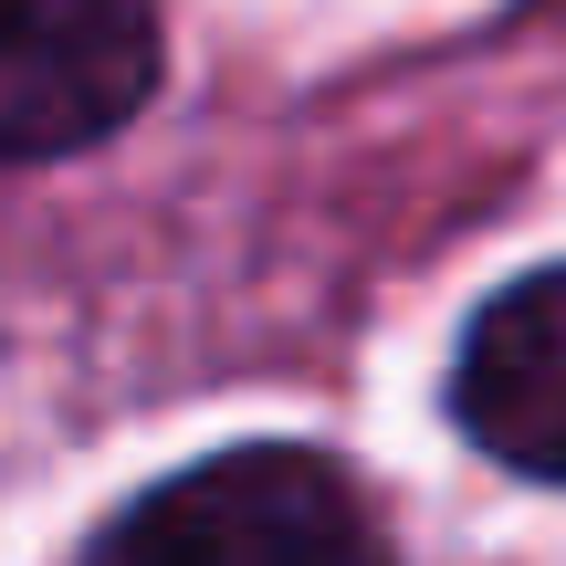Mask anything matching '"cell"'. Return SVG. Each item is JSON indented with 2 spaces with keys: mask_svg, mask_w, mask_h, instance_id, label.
Wrapping results in <instances>:
<instances>
[{
  "mask_svg": "<svg viewBox=\"0 0 566 566\" xmlns=\"http://www.w3.org/2000/svg\"><path fill=\"white\" fill-rule=\"evenodd\" d=\"M95 566H388V535L315 451H221L137 493Z\"/></svg>",
  "mask_w": 566,
  "mask_h": 566,
  "instance_id": "cell-1",
  "label": "cell"
},
{
  "mask_svg": "<svg viewBox=\"0 0 566 566\" xmlns=\"http://www.w3.org/2000/svg\"><path fill=\"white\" fill-rule=\"evenodd\" d=\"M451 409L493 462L566 483V263L525 273L514 294H493L462 336L451 367Z\"/></svg>",
  "mask_w": 566,
  "mask_h": 566,
  "instance_id": "cell-3",
  "label": "cell"
},
{
  "mask_svg": "<svg viewBox=\"0 0 566 566\" xmlns=\"http://www.w3.org/2000/svg\"><path fill=\"white\" fill-rule=\"evenodd\" d=\"M158 84V0H0V168L116 137Z\"/></svg>",
  "mask_w": 566,
  "mask_h": 566,
  "instance_id": "cell-2",
  "label": "cell"
}]
</instances>
